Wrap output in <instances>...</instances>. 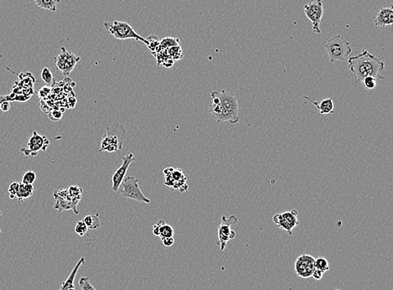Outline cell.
<instances>
[{
    "instance_id": "f546056e",
    "label": "cell",
    "mask_w": 393,
    "mask_h": 290,
    "mask_svg": "<svg viewBox=\"0 0 393 290\" xmlns=\"http://www.w3.org/2000/svg\"><path fill=\"white\" fill-rule=\"evenodd\" d=\"M48 116L50 117V120L56 122V121L61 120V118H62L63 112L57 110V109H54V110H51V111L49 112Z\"/></svg>"
},
{
    "instance_id": "83f0119b",
    "label": "cell",
    "mask_w": 393,
    "mask_h": 290,
    "mask_svg": "<svg viewBox=\"0 0 393 290\" xmlns=\"http://www.w3.org/2000/svg\"><path fill=\"white\" fill-rule=\"evenodd\" d=\"M79 286L81 288V290H96L93 285L91 284L88 277H82L79 280Z\"/></svg>"
},
{
    "instance_id": "484cf974",
    "label": "cell",
    "mask_w": 393,
    "mask_h": 290,
    "mask_svg": "<svg viewBox=\"0 0 393 290\" xmlns=\"http://www.w3.org/2000/svg\"><path fill=\"white\" fill-rule=\"evenodd\" d=\"M35 179H36V174L34 171L29 170L23 174L21 183L26 184V185H33L35 183Z\"/></svg>"
},
{
    "instance_id": "9c48e42d",
    "label": "cell",
    "mask_w": 393,
    "mask_h": 290,
    "mask_svg": "<svg viewBox=\"0 0 393 290\" xmlns=\"http://www.w3.org/2000/svg\"><path fill=\"white\" fill-rule=\"evenodd\" d=\"M81 61V57L76 54L61 47V52L55 57L56 67L61 70L64 76H68L74 70L76 65Z\"/></svg>"
},
{
    "instance_id": "d590c367",
    "label": "cell",
    "mask_w": 393,
    "mask_h": 290,
    "mask_svg": "<svg viewBox=\"0 0 393 290\" xmlns=\"http://www.w3.org/2000/svg\"><path fill=\"white\" fill-rule=\"evenodd\" d=\"M324 273H321V271H319V270L315 269L314 271V273H313V275L312 277L314 278V279H316V280H321L322 279V277H323Z\"/></svg>"
},
{
    "instance_id": "e575fe53",
    "label": "cell",
    "mask_w": 393,
    "mask_h": 290,
    "mask_svg": "<svg viewBox=\"0 0 393 290\" xmlns=\"http://www.w3.org/2000/svg\"><path fill=\"white\" fill-rule=\"evenodd\" d=\"M50 88H48V87H45V88L41 89V91H39V95H40L41 97H46L47 95L50 93Z\"/></svg>"
},
{
    "instance_id": "4dcf8cb0",
    "label": "cell",
    "mask_w": 393,
    "mask_h": 290,
    "mask_svg": "<svg viewBox=\"0 0 393 290\" xmlns=\"http://www.w3.org/2000/svg\"><path fill=\"white\" fill-rule=\"evenodd\" d=\"M19 184H20V183H18V182H13L11 185H9V194H10V198H11V199H14L15 196H16L18 189H19Z\"/></svg>"
},
{
    "instance_id": "d4e9b609",
    "label": "cell",
    "mask_w": 393,
    "mask_h": 290,
    "mask_svg": "<svg viewBox=\"0 0 393 290\" xmlns=\"http://www.w3.org/2000/svg\"><path fill=\"white\" fill-rule=\"evenodd\" d=\"M41 78L48 86L52 85L53 82H54L52 73L48 67L43 68V70H41Z\"/></svg>"
},
{
    "instance_id": "2e32d148",
    "label": "cell",
    "mask_w": 393,
    "mask_h": 290,
    "mask_svg": "<svg viewBox=\"0 0 393 290\" xmlns=\"http://www.w3.org/2000/svg\"><path fill=\"white\" fill-rule=\"evenodd\" d=\"M153 234L159 237L161 240L163 238H172L174 237L175 232L174 229L169 224H167L164 221L160 220L158 222L153 228Z\"/></svg>"
},
{
    "instance_id": "8d00e7d4",
    "label": "cell",
    "mask_w": 393,
    "mask_h": 290,
    "mask_svg": "<svg viewBox=\"0 0 393 290\" xmlns=\"http://www.w3.org/2000/svg\"></svg>"
},
{
    "instance_id": "836d02e7",
    "label": "cell",
    "mask_w": 393,
    "mask_h": 290,
    "mask_svg": "<svg viewBox=\"0 0 393 290\" xmlns=\"http://www.w3.org/2000/svg\"><path fill=\"white\" fill-rule=\"evenodd\" d=\"M10 109V104H9L8 101H3L2 103H0V110L3 112H8Z\"/></svg>"
},
{
    "instance_id": "5bb4252c",
    "label": "cell",
    "mask_w": 393,
    "mask_h": 290,
    "mask_svg": "<svg viewBox=\"0 0 393 290\" xmlns=\"http://www.w3.org/2000/svg\"><path fill=\"white\" fill-rule=\"evenodd\" d=\"M376 26L386 27L392 26L393 23V5L391 4L389 7H385L380 9L378 14L376 15L374 21Z\"/></svg>"
},
{
    "instance_id": "7a4b0ae2",
    "label": "cell",
    "mask_w": 393,
    "mask_h": 290,
    "mask_svg": "<svg viewBox=\"0 0 393 290\" xmlns=\"http://www.w3.org/2000/svg\"><path fill=\"white\" fill-rule=\"evenodd\" d=\"M348 64L349 75L355 87L361 84L362 81L367 76H373L376 79H384L383 76H379V73L384 69V62L380 61L368 50H364L357 56L349 58Z\"/></svg>"
},
{
    "instance_id": "d6a6232c",
    "label": "cell",
    "mask_w": 393,
    "mask_h": 290,
    "mask_svg": "<svg viewBox=\"0 0 393 290\" xmlns=\"http://www.w3.org/2000/svg\"><path fill=\"white\" fill-rule=\"evenodd\" d=\"M175 61H174L173 59L170 58V57H167V58L163 61V63L161 64V66H163L164 67L170 68L173 67V65L175 64Z\"/></svg>"
},
{
    "instance_id": "9a60e30c",
    "label": "cell",
    "mask_w": 393,
    "mask_h": 290,
    "mask_svg": "<svg viewBox=\"0 0 393 290\" xmlns=\"http://www.w3.org/2000/svg\"><path fill=\"white\" fill-rule=\"evenodd\" d=\"M303 98L307 99L310 103H313V105L317 108L320 114H331V113L335 112H334V110H335V104H334L333 97L325 98V99L322 100L321 102H315V101H313L311 98H309V97H306V96H303Z\"/></svg>"
},
{
    "instance_id": "44dd1931",
    "label": "cell",
    "mask_w": 393,
    "mask_h": 290,
    "mask_svg": "<svg viewBox=\"0 0 393 290\" xmlns=\"http://www.w3.org/2000/svg\"><path fill=\"white\" fill-rule=\"evenodd\" d=\"M177 45H180V40L179 39L173 38V37H165L160 43V50H167L169 48L177 46Z\"/></svg>"
},
{
    "instance_id": "ac0fdd59",
    "label": "cell",
    "mask_w": 393,
    "mask_h": 290,
    "mask_svg": "<svg viewBox=\"0 0 393 290\" xmlns=\"http://www.w3.org/2000/svg\"><path fill=\"white\" fill-rule=\"evenodd\" d=\"M34 192V186L33 185H26L23 183L19 184V189L15 197L19 199V201H23L24 200L29 199L32 197Z\"/></svg>"
},
{
    "instance_id": "7402d4cb",
    "label": "cell",
    "mask_w": 393,
    "mask_h": 290,
    "mask_svg": "<svg viewBox=\"0 0 393 290\" xmlns=\"http://www.w3.org/2000/svg\"><path fill=\"white\" fill-rule=\"evenodd\" d=\"M147 46L149 48V50H151L152 54L154 55L155 53H157L160 50V43L161 41H159L157 36L155 35H149L147 37Z\"/></svg>"
},
{
    "instance_id": "6da1fadb",
    "label": "cell",
    "mask_w": 393,
    "mask_h": 290,
    "mask_svg": "<svg viewBox=\"0 0 393 290\" xmlns=\"http://www.w3.org/2000/svg\"><path fill=\"white\" fill-rule=\"evenodd\" d=\"M210 97V113L214 120L218 123H238L239 104L235 94L225 90L213 91Z\"/></svg>"
},
{
    "instance_id": "4316f807",
    "label": "cell",
    "mask_w": 393,
    "mask_h": 290,
    "mask_svg": "<svg viewBox=\"0 0 393 290\" xmlns=\"http://www.w3.org/2000/svg\"><path fill=\"white\" fill-rule=\"evenodd\" d=\"M362 84L367 90H373L377 85V79L373 76H367L362 81Z\"/></svg>"
},
{
    "instance_id": "277c9868",
    "label": "cell",
    "mask_w": 393,
    "mask_h": 290,
    "mask_svg": "<svg viewBox=\"0 0 393 290\" xmlns=\"http://www.w3.org/2000/svg\"><path fill=\"white\" fill-rule=\"evenodd\" d=\"M330 63L343 62L351 54L352 49L349 42L341 35H336L329 39L324 44Z\"/></svg>"
},
{
    "instance_id": "cb8c5ba5",
    "label": "cell",
    "mask_w": 393,
    "mask_h": 290,
    "mask_svg": "<svg viewBox=\"0 0 393 290\" xmlns=\"http://www.w3.org/2000/svg\"><path fill=\"white\" fill-rule=\"evenodd\" d=\"M315 268L321 271V273H325L329 270V262L326 258H317L315 261Z\"/></svg>"
},
{
    "instance_id": "7c38bea8",
    "label": "cell",
    "mask_w": 393,
    "mask_h": 290,
    "mask_svg": "<svg viewBox=\"0 0 393 290\" xmlns=\"http://www.w3.org/2000/svg\"><path fill=\"white\" fill-rule=\"evenodd\" d=\"M315 258L309 254H303L297 258L294 264L295 273L302 279H309L315 271Z\"/></svg>"
},
{
    "instance_id": "d6986e66",
    "label": "cell",
    "mask_w": 393,
    "mask_h": 290,
    "mask_svg": "<svg viewBox=\"0 0 393 290\" xmlns=\"http://www.w3.org/2000/svg\"><path fill=\"white\" fill-rule=\"evenodd\" d=\"M32 1L35 2L39 8L50 12H56L57 4L61 3V0H32Z\"/></svg>"
},
{
    "instance_id": "30bf717a",
    "label": "cell",
    "mask_w": 393,
    "mask_h": 290,
    "mask_svg": "<svg viewBox=\"0 0 393 290\" xmlns=\"http://www.w3.org/2000/svg\"><path fill=\"white\" fill-rule=\"evenodd\" d=\"M297 210H291L289 211H285L283 213H277L274 216V223L277 225V227L285 231L289 236H291L293 230L300 224L299 219H298Z\"/></svg>"
},
{
    "instance_id": "603a6c76",
    "label": "cell",
    "mask_w": 393,
    "mask_h": 290,
    "mask_svg": "<svg viewBox=\"0 0 393 290\" xmlns=\"http://www.w3.org/2000/svg\"><path fill=\"white\" fill-rule=\"evenodd\" d=\"M164 50L166 51L168 56L173 59L175 62H176V61H180V60L183 58V52H182V49H181V45L173 46L171 47V48H169V49Z\"/></svg>"
},
{
    "instance_id": "4fadbf2b",
    "label": "cell",
    "mask_w": 393,
    "mask_h": 290,
    "mask_svg": "<svg viewBox=\"0 0 393 290\" xmlns=\"http://www.w3.org/2000/svg\"><path fill=\"white\" fill-rule=\"evenodd\" d=\"M122 165L114 172V176L112 177V183H113L112 189L114 192L118 191L120 185L126 177V174H127L128 168L131 165L133 162L135 161L134 154L128 153L127 156L122 157Z\"/></svg>"
},
{
    "instance_id": "5b68a950",
    "label": "cell",
    "mask_w": 393,
    "mask_h": 290,
    "mask_svg": "<svg viewBox=\"0 0 393 290\" xmlns=\"http://www.w3.org/2000/svg\"><path fill=\"white\" fill-rule=\"evenodd\" d=\"M104 27H105L106 30L116 40L123 41V40L133 39L135 41L143 42L145 45L148 43L147 40L139 35L134 30V28L127 22H123V21H114L113 23L105 22Z\"/></svg>"
},
{
    "instance_id": "1f68e13d",
    "label": "cell",
    "mask_w": 393,
    "mask_h": 290,
    "mask_svg": "<svg viewBox=\"0 0 393 290\" xmlns=\"http://www.w3.org/2000/svg\"><path fill=\"white\" fill-rule=\"evenodd\" d=\"M161 241H162V244H163V246H166V247H170V246H173L174 244H175L174 237H172V238H163V240Z\"/></svg>"
},
{
    "instance_id": "3957f363",
    "label": "cell",
    "mask_w": 393,
    "mask_h": 290,
    "mask_svg": "<svg viewBox=\"0 0 393 290\" xmlns=\"http://www.w3.org/2000/svg\"><path fill=\"white\" fill-rule=\"evenodd\" d=\"M106 135L101 142L99 152L114 153L120 150L127 138L125 128L121 123H114L106 128Z\"/></svg>"
},
{
    "instance_id": "52a82bcc",
    "label": "cell",
    "mask_w": 393,
    "mask_h": 290,
    "mask_svg": "<svg viewBox=\"0 0 393 290\" xmlns=\"http://www.w3.org/2000/svg\"><path fill=\"white\" fill-rule=\"evenodd\" d=\"M238 219L236 216L231 215L227 218L226 216L222 217V223L218 226V246L221 251H224L227 243L236 237V232L231 229V226L236 224Z\"/></svg>"
},
{
    "instance_id": "8992f818",
    "label": "cell",
    "mask_w": 393,
    "mask_h": 290,
    "mask_svg": "<svg viewBox=\"0 0 393 290\" xmlns=\"http://www.w3.org/2000/svg\"><path fill=\"white\" fill-rule=\"evenodd\" d=\"M118 190H120V193L122 197L125 198L146 204L150 203V200L145 197L144 194L140 190L139 180L133 176L125 177Z\"/></svg>"
},
{
    "instance_id": "ba28073f",
    "label": "cell",
    "mask_w": 393,
    "mask_h": 290,
    "mask_svg": "<svg viewBox=\"0 0 393 290\" xmlns=\"http://www.w3.org/2000/svg\"><path fill=\"white\" fill-rule=\"evenodd\" d=\"M303 11L306 17L308 18L312 23L313 32L315 34H321V20L324 15L322 0H315L310 3H306L305 5L303 6Z\"/></svg>"
},
{
    "instance_id": "ffe728a7",
    "label": "cell",
    "mask_w": 393,
    "mask_h": 290,
    "mask_svg": "<svg viewBox=\"0 0 393 290\" xmlns=\"http://www.w3.org/2000/svg\"><path fill=\"white\" fill-rule=\"evenodd\" d=\"M83 222L88 226V229L91 230H96L101 226V220L98 214L88 215L85 217Z\"/></svg>"
},
{
    "instance_id": "f1b7e54d",
    "label": "cell",
    "mask_w": 393,
    "mask_h": 290,
    "mask_svg": "<svg viewBox=\"0 0 393 290\" xmlns=\"http://www.w3.org/2000/svg\"><path fill=\"white\" fill-rule=\"evenodd\" d=\"M88 231V227L83 221H79L75 226V232L80 237H83Z\"/></svg>"
},
{
    "instance_id": "8fae6325",
    "label": "cell",
    "mask_w": 393,
    "mask_h": 290,
    "mask_svg": "<svg viewBox=\"0 0 393 290\" xmlns=\"http://www.w3.org/2000/svg\"><path fill=\"white\" fill-rule=\"evenodd\" d=\"M49 144L50 141L48 140L46 136L40 135L35 131L33 132L32 136L29 138L26 148L22 149L21 151L27 156H36L40 151H46Z\"/></svg>"
},
{
    "instance_id": "e0dca14e",
    "label": "cell",
    "mask_w": 393,
    "mask_h": 290,
    "mask_svg": "<svg viewBox=\"0 0 393 290\" xmlns=\"http://www.w3.org/2000/svg\"><path fill=\"white\" fill-rule=\"evenodd\" d=\"M84 264L85 258L82 257V258H80V260L77 262V264L73 268V269L71 270V272H70V275L68 276V278L61 284L60 290H76L75 286H74V281H75V279H76V274H77L78 270L80 269V268L82 267V265Z\"/></svg>"
}]
</instances>
